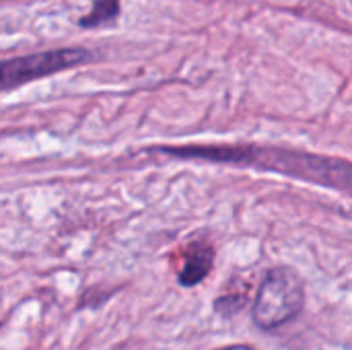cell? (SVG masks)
<instances>
[{
  "instance_id": "cell-1",
  "label": "cell",
  "mask_w": 352,
  "mask_h": 350,
  "mask_svg": "<svg viewBox=\"0 0 352 350\" xmlns=\"http://www.w3.org/2000/svg\"><path fill=\"white\" fill-rule=\"evenodd\" d=\"M161 153L179 159H202L212 163L248 165L283 173L318 186L352 192V163L336 157L314 155L295 149L254 146V144H198V146H165Z\"/></svg>"
},
{
  "instance_id": "cell-6",
  "label": "cell",
  "mask_w": 352,
  "mask_h": 350,
  "mask_svg": "<svg viewBox=\"0 0 352 350\" xmlns=\"http://www.w3.org/2000/svg\"><path fill=\"white\" fill-rule=\"evenodd\" d=\"M219 350H252V349H250V347H239V344H237V347H225V349H219Z\"/></svg>"
},
{
  "instance_id": "cell-5",
  "label": "cell",
  "mask_w": 352,
  "mask_h": 350,
  "mask_svg": "<svg viewBox=\"0 0 352 350\" xmlns=\"http://www.w3.org/2000/svg\"><path fill=\"white\" fill-rule=\"evenodd\" d=\"M118 14H120V0H95L91 12L85 14L78 23H80V27L93 29V27L111 23Z\"/></svg>"
},
{
  "instance_id": "cell-4",
  "label": "cell",
  "mask_w": 352,
  "mask_h": 350,
  "mask_svg": "<svg viewBox=\"0 0 352 350\" xmlns=\"http://www.w3.org/2000/svg\"><path fill=\"white\" fill-rule=\"evenodd\" d=\"M212 260H214V252L210 245L194 243L184 258V268L179 270V285L194 287L200 281H204L212 268Z\"/></svg>"
},
{
  "instance_id": "cell-3",
  "label": "cell",
  "mask_w": 352,
  "mask_h": 350,
  "mask_svg": "<svg viewBox=\"0 0 352 350\" xmlns=\"http://www.w3.org/2000/svg\"><path fill=\"white\" fill-rule=\"evenodd\" d=\"M93 56L80 47H66V50H52L39 52L19 58L0 60V91L21 87L25 83L74 68L78 64L89 62Z\"/></svg>"
},
{
  "instance_id": "cell-2",
  "label": "cell",
  "mask_w": 352,
  "mask_h": 350,
  "mask_svg": "<svg viewBox=\"0 0 352 350\" xmlns=\"http://www.w3.org/2000/svg\"><path fill=\"white\" fill-rule=\"evenodd\" d=\"M303 283L291 268H274L262 281L254 301V322L272 330L289 324L303 309Z\"/></svg>"
}]
</instances>
